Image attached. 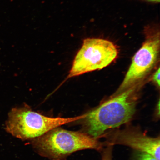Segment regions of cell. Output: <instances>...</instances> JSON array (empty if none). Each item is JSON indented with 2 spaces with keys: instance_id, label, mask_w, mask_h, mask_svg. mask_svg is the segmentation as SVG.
I'll return each instance as SVG.
<instances>
[{
  "instance_id": "6da1fadb",
  "label": "cell",
  "mask_w": 160,
  "mask_h": 160,
  "mask_svg": "<svg viewBox=\"0 0 160 160\" xmlns=\"http://www.w3.org/2000/svg\"><path fill=\"white\" fill-rule=\"evenodd\" d=\"M139 83L106 101L81 120L85 133L97 139L107 130L128 122L136 111L137 92Z\"/></svg>"
},
{
  "instance_id": "7a4b0ae2",
  "label": "cell",
  "mask_w": 160,
  "mask_h": 160,
  "mask_svg": "<svg viewBox=\"0 0 160 160\" xmlns=\"http://www.w3.org/2000/svg\"><path fill=\"white\" fill-rule=\"evenodd\" d=\"M32 142L40 154L55 160L61 159L79 150H99L102 147L97 139L87 133L58 127L36 138Z\"/></svg>"
},
{
  "instance_id": "3957f363",
  "label": "cell",
  "mask_w": 160,
  "mask_h": 160,
  "mask_svg": "<svg viewBox=\"0 0 160 160\" xmlns=\"http://www.w3.org/2000/svg\"><path fill=\"white\" fill-rule=\"evenodd\" d=\"M82 115L69 118H51L33 111L26 106L13 108L5 125L9 133L22 140L35 139L61 125L79 120Z\"/></svg>"
},
{
  "instance_id": "277c9868",
  "label": "cell",
  "mask_w": 160,
  "mask_h": 160,
  "mask_svg": "<svg viewBox=\"0 0 160 160\" xmlns=\"http://www.w3.org/2000/svg\"><path fill=\"white\" fill-rule=\"evenodd\" d=\"M118 54L117 47L111 41L99 38L85 39L74 59L67 78L103 69L112 62Z\"/></svg>"
},
{
  "instance_id": "5b68a950",
  "label": "cell",
  "mask_w": 160,
  "mask_h": 160,
  "mask_svg": "<svg viewBox=\"0 0 160 160\" xmlns=\"http://www.w3.org/2000/svg\"><path fill=\"white\" fill-rule=\"evenodd\" d=\"M145 41L134 56L124 79L113 96L139 83L157 62L160 51L159 31L148 27L145 29Z\"/></svg>"
},
{
  "instance_id": "8992f818",
  "label": "cell",
  "mask_w": 160,
  "mask_h": 160,
  "mask_svg": "<svg viewBox=\"0 0 160 160\" xmlns=\"http://www.w3.org/2000/svg\"><path fill=\"white\" fill-rule=\"evenodd\" d=\"M111 145L128 146L136 151L145 152L160 160V138H151L136 128L119 130L107 136Z\"/></svg>"
},
{
  "instance_id": "52a82bcc",
  "label": "cell",
  "mask_w": 160,
  "mask_h": 160,
  "mask_svg": "<svg viewBox=\"0 0 160 160\" xmlns=\"http://www.w3.org/2000/svg\"><path fill=\"white\" fill-rule=\"evenodd\" d=\"M133 160H158L154 156L145 152L136 151L133 154Z\"/></svg>"
},
{
  "instance_id": "ba28073f",
  "label": "cell",
  "mask_w": 160,
  "mask_h": 160,
  "mask_svg": "<svg viewBox=\"0 0 160 160\" xmlns=\"http://www.w3.org/2000/svg\"><path fill=\"white\" fill-rule=\"evenodd\" d=\"M112 147L110 146L104 151L102 160H112Z\"/></svg>"
},
{
  "instance_id": "9c48e42d",
  "label": "cell",
  "mask_w": 160,
  "mask_h": 160,
  "mask_svg": "<svg viewBox=\"0 0 160 160\" xmlns=\"http://www.w3.org/2000/svg\"><path fill=\"white\" fill-rule=\"evenodd\" d=\"M152 80L158 87H160V68L156 71L152 78Z\"/></svg>"
},
{
  "instance_id": "30bf717a",
  "label": "cell",
  "mask_w": 160,
  "mask_h": 160,
  "mask_svg": "<svg viewBox=\"0 0 160 160\" xmlns=\"http://www.w3.org/2000/svg\"><path fill=\"white\" fill-rule=\"evenodd\" d=\"M145 1L155 3H159L160 2V0H145Z\"/></svg>"
}]
</instances>
